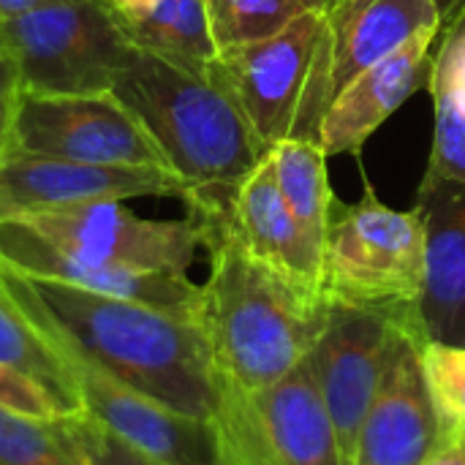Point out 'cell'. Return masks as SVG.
Here are the masks:
<instances>
[{
    "mask_svg": "<svg viewBox=\"0 0 465 465\" xmlns=\"http://www.w3.org/2000/svg\"><path fill=\"white\" fill-rule=\"evenodd\" d=\"M11 294L123 384L161 406L213 422L221 379L196 319L0 267Z\"/></svg>",
    "mask_w": 465,
    "mask_h": 465,
    "instance_id": "cell-1",
    "label": "cell"
},
{
    "mask_svg": "<svg viewBox=\"0 0 465 465\" xmlns=\"http://www.w3.org/2000/svg\"><path fill=\"white\" fill-rule=\"evenodd\" d=\"M226 215H191L210 253L199 324L218 379L240 392H262L311 357L327 324L330 300L253 259Z\"/></svg>",
    "mask_w": 465,
    "mask_h": 465,
    "instance_id": "cell-2",
    "label": "cell"
},
{
    "mask_svg": "<svg viewBox=\"0 0 465 465\" xmlns=\"http://www.w3.org/2000/svg\"><path fill=\"white\" fill-rule=\"evenodd\" d=\"M109 93L185 183L191 215L229 213L240 185L267 155L223 87L155 54L134 49Z\"/></svg>",
    "mask_w": 465,
    "mask_h": 465,
    "instance_id": "cell-3",
    "label": "cell"
},
{
    "mask_svg": "<svg viewBox=\"0 0 465 465\" xmlns=\"http://www.w3.org/2000/svg\"><path fill=\"white\" fill-rule=\"evenodd\" d=\"M332 57L330 11L311 8L264 41L221 49L210 79L226 90L267 153L283 139L322 144V120L332 101Z\"/></svg>",
    "mask_w": 465,
    "mask_h": 465,
    "instance_id": "cell-4",
    "label": "cell"
},
{
    "mask_svg": "<svg viewBox=\"0 0 465 465\" xmlns=\"http://www.w3.org/2000/svg\"><path fill=\"white\" fill-rule=\"evenodd\" d=\"M422 259L420 213L379 202L368 177H362L360 202H332L324 240V297L330 302L376 311L420 338Z\"/></svg>",
    "mask_w": 465,
    "mask_h": 465,
    "instance_id": "cell-5",
    "label": "cell"
},
{
    "mask_svg": "<svg viewBox=\"0 0 465 465\" xmlns=\"http://www.w3.org/2000/svg\"><path fill=\"white\" fill-rule=\"evenodd\" d=\"M3 49L14 57L25 93H109L134 52L112 0H52L19 19L0 22Z\"/></svg>",
    "mask_w": 465,
    "mask_h": 465,
    "instance_id": "cell-6",
    "label": "cell"
},
{
    "mask_svg": "<svg viewBox=\"0 0 465 465\" xmlns=\"http://www.w3.org/2000/svg\"><path fill=\"white\" fill-rule=\"evenodd\" d=\"M213 422L229 465H343L311 360L262 392L221 381Z\"/></svg>",
    "mask_w": 465,
    "mask_h": 465,
    "instance_id": "cell-7",
    "label": "cell"
},
{
    "mask_svg": "<svg viewBox=\"0 0 465 465\" xmlns=\"http://www.w3.org/2000/svg\"><path fill=\"white\" fill-rule=\"evenodd\" d=\"M30 316L41 324L57 354L63 357L82 414H87L120 441L131 444L134 450L150 455L158 463L229 465L215 422H202L177 414L161 406L158 401L142 395L139 390L123 384L117 376L90 360L82 349L65 341L57 330H52L44 319H38L35 313Z\"/></svg>",
    "mask_w": 465,
    "mask_h": 465,
    "instance_id": "cell-8",
    "label": "cell"
},
{
    "mask_svg": "<svg viewBox=\"0 0 465 465\" xmlns=\"http://www.w3.org/2000/svg\"><path fill=\"white\" fill-rule=\"evenodd\" d=\"M49 245L95 264L131 270L188 272L204 237L188 215L183 221L142 218L123 202H95L14 218Z\"/></svg>",
    "mask_w": 465,
    "mask_h": 465,
    "instance_id": "cell-9",
    "label": "cell"
},
{
    "mask_svg": "<svg viewBox=\"0 0 465 465\" xmlns=\"http://www.w3.org/2000/svg\"><path fill=\"white\" fill-rule=\"evenodd\" d=\"M11 150L106 166H166L142 123L112 93H25Z\"/></svg>",
    "mask_w": 465,
    "mask_h": 465,
    "instance_id": "cell-10",
    "label": "cell"
},
{
    "mask_svg": "<svg viewBox=\"0 0 465 465\" xmlns=\"http://www.w3.org/2000/svg\"><path fill=\"white\" fill-rule=\"evenodd\" d=\"M398 327L376 311L330 302L327 324L308 357L343 465H354L360 430L384 381Z\"/></svg>",
    "mask_w": 465,
    "mask_h": 465,
    "instance_id": "cell-11",
    "label": "cell"
},
{
    "mask_svg": "<svg viewBox=\"0 0 465 465\" xmlns=\"http://www.w3.org/2000/svg\"><path fill=\"white\" fill-rule=\"evenodd\" d=\"M139 196H174L185 202L188 191L166 166H106L14 150L0 161V221Z\"/></svg>",
    "mask_w": 465,
    "mask_h": 465,
    "instance_id": "cell-12",
    "label": "cell"
},
{
    "mask_svg": "<svg viewBox=\"0 0 465 465\" xmlns=\"http://www.w3.org/2000/svg\"><path fill=\"white\" fill-rule=\"evenodd\" d=\"M0 267L27 278L57 281L84 292L144 302L196 322L202 311V286L193 283L188 272L131 270L84 262L49 245L14 218L0 221Z\"/></svg>",
    "mask_w": 465,
    "mask_h": 465,
    "instance_id": "cell-13",
    "label": "cell"
},
{
    "mask_svg": "<svg viewBox=\"0 0 465 465\" xmlns=\"http://www.w3.org/2000/svg\"><path fill=\"white\" fill-rule=\"evenodd\" d=\"M414 210L425 237L420 341L465 346V183L425 172Z\"/></svg>",
    "mask_w": 465,
    "mask_h": 465,
    "instance_id": "cell-14",
    "label": "cell"
},
{
    "mask_svg": "<svg viewBox=\"0 0 465 465\" xmlns=\"http://www.w3.org/2000/svg\"><path fill=\"white\" fill-rule=\"evenodd\" d=\"M441 447L420 365V338L398 327L387 373L362 422L354 465H425Z\"/></svg>",
    "mask_w": 465,
    "mask_h": 465,
    "instance_id": "cell-15",
    "label": "cell"
},
{
    "mask_svg": "<svg viewBox=\"0 0 465 465\" xmlns=\"http://www.w3.org/2000/svg\"><path fill=\"white\" fill-rule=\"evenodd\" d=\"M441 27H428L381 63L357 74L327 106L322 120V147L327 155L360 153V147L387 123L430 76L433 46Z\"/></svg>",
    "mask_w": 465,
    "mask_h": 465,
    "instance_id": "cell-16",
    "label": "cell"
},
{
    "mask_svg": "<svg viewBox=\"0 0 465 465\" xmlns=\"http://www.w3.org/2000/svg\"><path fill=\"white\" fill-rule=\"evenodd\" d=\"M226 221L253 259L289 283L324 294V256L289 213L270 153L240 185Z\"/></svg>",
    "mask_w": 465,
    "mask_h": 465,
    "instance_id": "cell-17",
    "label": "cell"
},
{
    "mask_svg": "<svg viewBox=\"0 0 465 465\" xmlns=\"http://www.w3.org/2000/svg\"><path fill=\"white\" fill-rule=\"evenodd\" d=\"M327 11L335 33L332 98L357 74L398 52L417 33L441 27L433 0H351Z\"/></svg>",
    "mask_w": 465,
    "mask_h": 465,
    "instance_id": "cell-18",
    "label": "cell"
},
{
    "mask_svg": "<svg viewBox=\"0 0 465 465\" xmlns=\"http://www.w3.org/2000/svg\"><path fill=\"white\" fill-rule=\"evenodd\" d=\"M112 5L134 49L210 79L218 46L204 0H117Z\"/></svg>",
    "mask_w": 465,
    "mask_h": 465,
    "instance_id": "cell-19",
    "label": "cell"
},
{
    "mask_svg": "<svg viewBox=\"0 0 465 465\" xmlns=\"http://www.w3.org/2000/svg\"><path fill=\"white\" fill-rule=\"evenodd\" d=\"M441 38L428 76L436 109L428 172L465 183V22Z\"/></svg>",
    "mask_w": 465,
    "mask_h": 465,
    "instance_id": "cell-20",
    "label": "cell"
},
{
    "mask_svg": "<svg viewBox=\"0 0 465 465\" xmlns=\"http://www.w3.org/2000/svg\"><path fill=\"white\" fill-rule=\"evenodd\" d=\"M270 158L289 213L324 256V240L335 202L327 183L324 147L311 139H283L270 150Z\"/></svg>",
    "mask_w": 465,
    "mask_h": 465,
    "instance_id": "cell-21",
    "label": "cell"
},
{
    "mask_svg": "<svg viewBox=\"0 0 465 465\" xmlns=\"http://www.w3.org/2000/svg\"><path fill=\"white\" fill-rule=\"evenodd\" d=\"M0 362L46 387L71 411H79L63 357L57 354L54 343L41 330V324L11 294L3 275H0Z\"/></svg>",
    "mask_w": 465,
    "mask_h": 465,
    "instance_id": "cell-22",
    "label": "cell"
},
{
    "mask_svg": "<svg viewBox=\"0 0 465 465\" xmlns=\"http://www.w3.org/2000/svg\"><path fill=\"white\" fill-rule=\"evenodd\" d=\"M218 52L264 41L289 27L300 14L319 8L311 0H204Z\"/></svg>",
    "mask_w": 465,
    "mask_h": 465,
    "instance_id": "cell-23",
    "label": "cell"
},
{
    "mask_svg": "<svg viewBox=\"0 0 465 465\" xmlns=\"http://www.w3.org/2000/svg\"><path fill=\"white\" fill-rule=\"evenodd\" d=\"M420 365L439 420L441 444H458L465 428V346L420 343Z\"/></svg>",
    "mask_w": 465,
    "mask_h": 465,
    "instance_id": "cell-24",
    "label": "cell"
},
{
    "mask_svg": "<svg viewBox=\"0 0 465 465\" xmlns=\"http://www.w3.org/2000/svg\"><path fill=\"white\" fill-rule=\"evenodd\" d=\"M0 465H84L57 420H38L0 406Z\"/></svg>",
    "mask_w": 465,
    "mask_h": 465,
    "instance_id": "cell-25",
    "label": "cell"
},
{
    "mask_svg": "<svg viewBox=\"0 0 465 465\" xmlns=\"http://www.w3.org/2000/svg\"><path fill=\"white\" fill-rule=\"evenodd\" d=\"M57 425L84 465H163L134 450L131 444L120 441L114 433H109L104 425H98L82 411L60 417Z\"/></svg>",
    "mask_w": 465,
    "mask_h": 465,
    "instance_id": "cell-26",
    "label": "cell"
},
{
    "mask_svg": "<svg viewBox=\"0 0 465 465\" xmlns=\"http://www.w3.org/2000/svg\"><path fill=\"white\" fill-rule=\"evenodd\" d=\"M0 406L27 414V417H38V420H60L65 414H74L46 387H41L30 376L19 373L3 362H0Z\"/></svg>",
    "mask_w": 465,
    "mask_h": 465,
    "instance_id": "cell-27",
    "label": "cell"
},
{
    "mask_svg": "<svg viewBox=\"0 0 465 465\" xmlns=\"http://www.w3.org/2000/svg\"><path fill=\"white\" fill-rule=\"evenodd\" d=\"M25 98V84L14 57L0 46V161L11 153L14 123L19 114V104Z\"/></svg>",
    "mask_w": 465,
    "mask_h": 465,
    "instance_id": "cell-28",
    "label": "cell"
},
{
    "mask_svg": "<svg viewBox=\"0 0 465 465\" xmlns=\"http://www.w3.org/2000/svg\"><path fill=\"white\" fill-rule=\"evenodd\" d=\"M433 3L439 11L441 35H447L450 30H455L458 25L465 22V0H433Z\"/></svg>",
    "mask_w": 465,
    "mask_h": 465,
    "instance_id": "cell-29",
    "label": "cell"
},
{
    "mask_svg": "<svg viewBox=\"0 0 465 465\" xmlns=\"http://www.w3.org/2000/svg\"><path fill=\"white\" fill-rule=\"evenodd\" d=\"M52 0H0V22H11V19H19L41 5H46Z\"/></svg>",
    "mask_w": 465,
    "mask_h": 465,
    "instance_id": "cell-30",
    "label": "cell"
},
{
    "mask_svg": "<svg viewBox=\"0 0 465 465\" xmlns=\"http://www.w3.org/2000/svg\"><path fill=\"white\" fill-rule=\"evenodd\" d=\"M425 465H465V455L458 444H441Z\"/></svg>",
    "mask_w": 465,
    "mask_h": 465,
    "instance_id": "cell-31",
    "label": "cell"
},
{
    "mask_svg": "<svg viewBox=\"0 0 465 465\" xmlns=\"http://www.w3.org/2000/svg\"><path fill=\"white\" fill-rule=\"evenodd\" d=\"M313 5H319V8H330L332 5V0H311Z\"/></svg>",
    "mask_w": 465,
    "mask_h": 465,
    "instance_id": "cell-32",
    "label": "cell"
},
{
    "mask_svg": "<svg viewBox=\"0 0 465 465\" xmlns=\"http://www.w3.org/2000/svg\"><path fill=\"white\" fill-rule=\"evenodd\" d=\"M458 447L463 450V455H465V428L460 430V436H458Z\"/></svg>",
    "mask_w": 465,
    "mask_h": 465,
    "instance_id": "cell-33",
    "label": "cell"
},
{
    "mask_svg": "<svg viewBox=\"0 0 465 465\" xmlns=\"http://www.w3.org/2000/svg\"><path fill=\"white\" fill-rule=\"evenodd\" d=\"M338 3H351V0H332V5H338ZM332 5H330V8H332Z\"/></svg>",
    "mask_w": 465,
    "mask_h": 465,
    "instance_id": "cell-34",
    "label": "cell"
},
{
    "mask_svg": "<svg viewBox=\"0 0 465 465\" xmlns=\"http://www.w3.org/2000/svg\"><path fill=\"white\" fill-rule=\"evenodd\" d=\"M0 46H3V38H0Z\"/></svg>",
    "mask_w": 465,
    "mask_h": 465,
    "instance_id": "cell-35",
    "label": "cell"
},
{
    "mask_svg": "<svg viewBox=\"0 0 465 465\" xmlns=\"http://www.w3.org/2000/svg\"><path fill=\"white\" fill-rule=\"evenodd\" d=\"M112 3H117V0H112Z\"/></svg>",
    "mask_w": 465,
    "mask_h": 465,
    "instance_id": "cell-36",
    "label": "cell"
}]
</instances>
